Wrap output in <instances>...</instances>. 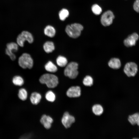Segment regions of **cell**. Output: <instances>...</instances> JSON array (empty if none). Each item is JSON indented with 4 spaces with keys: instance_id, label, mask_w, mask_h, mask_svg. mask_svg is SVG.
Wrapping results in <instances>:
<instances>
[{
    "instance_id": "6da1fadb",
    "label": "cell",
    "mask_w": 139,
    "mask_h": 139,
    "mask_svg": "<svg viewBox=\"0 0 139 139\" xmlns=\"http://www.w3.org/2000/svg\"><path fill=\"white\" fill-rule=\"evenodd\" d=\"M83 29V27L81 24L75 23L67 25L65 28V31L70 37L76 38L80 36Z\"/></svg>"
},
{
    "instance_id": "7a4b0ae2",
    "label": "cell",
    "mask_w": 139,
    "mask_h": 139,
    "mask_svg": "<svg viewBox=\"0 0 139 139\" xmlns=\"http://www.w3.org/2000/svg\"><path fill=\"white\" fill-rule=\"evenodd\" d=\"M40 82L46 85L49 88L56 87L58 83L57 77L54 75L46 73L42 75L39 79Z\"/></svg>"
},
{
    "instance_id": "3957f363",
    "label": "cell",
    "mask_w": 139,
    "mask_h": 139,
    "mask_svg": "<svg viewBox=\"0 0 139 139\" xmlns=\"http://www.w3.org/2000/svg\"><path fill=\"white\" fill-rule=\"evenodd\" d=\"M78 65V64L75 62H71L67 65L64 71L65 75L71 79L76 78L79 74Z\"/></svg>"
},
{
    "instance_id": "277c9868",
    "label": "cell",
    "mask_w": 139,
    "mask_h": 139,
    "mask_svg": "<svg viewBox=\"0 0 139 139\" xmlns=\"http://www.w3.org/2000/svg\"><path fill=\"white\" fill-rule=\"evenodd\" d=\"M18 63L19 66L23 69H31L33 65V60L30 55L26 53L23 54L19 57Z\"/></svg>"
},
{
    "instance_id": "5b68a950",
    "label": "cell",
    "mask_w": 139,
    "mask_h": 139,
    "mask_svg": "<svg viewBox=\"0 0 139 139\" xmlns=\"http://www.w3.org/2000/svg\"><path fill=\"white\" fill-rule=\"evenodd\" d=\"M25 41L31 44L33 41V38L32 34L27 31H22L17 36L16 43L20 47L24 46V44Z\"/></svg>"
},
{
    "instance_id": "8992f818",
    "label": "cell",
    "mask_w": 139,
    "mask_h": 139,
    "mask_svg": "<svg viewBox=\"0 0 139 139\" xmlns=\"http://www.w3.org/2000/svg\"><path fill=\"white\" fill-rule=\"evenodd\" d=\"M114 18L115 16L113 13L110 10H108L102 15L101 22L104 26H109L112 24Z\"/></svg>"
},
{
    "instance_id": "52a82bcc",
    "label": "cell",
    "mask_w": 139,
    "mask_h": 139,
    "mask_svg": "<svg viewBox=\"0 0 139 139\" xmlns=\"http://www.w3.org/2000/svg\"><path fill=\"white\" fill-rule=\"evenodd\" d=\"M124 71V73L128 76H134L137 72V66L134 62L127 63L125 66Z\"/></svg>"
},
{
    "instance_id": "ba28073f",
    "label": "cell",
    "mask_w": 139,
    "mask_h": 139,
    "mask_svg": "<svg viewBox=\"0 0 139 139\" xmlns=\"http://www.w3.org/2000/svg\"><path fill=\"white\" fill-rule=\"evenodd\" d=\"M62 122L66 128H70L75 122V119L73 115L70 114L68 112L64 114L62 119Z\"/></svg>"
},
{
    "instance_id": "9c48e42d",
    "label": "cell",
    "mask_w": 139,
    "mask_h": 139,
    "mask_svg": "<svg viewBox=\"0 0 139 139\" xmlns=\"http://www.w3.org/2000/svg\"><path fill=\"white\" fill-rule=\"evenodd\" d=\"M69 97L75 98L80 97L81 94V88L79 86H72L70 87L66 92Z\"/></svg>"
},
{
    "instance_id": "30bf717a",
    "label": "cell",
    "mask_w": 139,
    "mask_h": 139,
    "mask_svg": "<svg viewBox=\"0 0 139 139\" xmlns=\"http://www.w3.org/2000/svg\"><path fill=\"white\" fill-rule=\"evenodd\" d=\"M138 38L139 36L137 34L134 33L124 40V44L126 46L128 47L134 46L135 45Z\"/></svg>"
},
{
    "instance_id": "8fae6325",
    "label": "cell",
    "mask_w": 139,
    "mask_h": 139,
    "mask_svg": "<svg viewBox=\"0 0 139 139\" xmlns=\"http://www.w3.org/2000/svg\"><path fill=\"white\" fill-rule=\"evenodd\" d=\"M40 121L45 128L48 129L51 127L53 120L50 116L44 115L41 117Z\"/></svg>"
},
{
    "instance_id": "7c38bea8",
    "label": "cell",
    "mask_w": 139,
    "mask_h": 139,
    "mask_svg": "<svg viewBox=\"0 0 139 139\" xmlns=\"http://www.w3.org/2000/svg\"><path fill=\"white\" fill-rule=\"evenodd\" d=\"M108 64L110 68L114 69H118L121 66V63L119 59L116 58L111 59Z\"/></svg>"
},
{
    "instance_id": "4fadbf2b",
    "label": "cell",
    "mask_w": 139,
    "mask_h": 139,
    "mask_svg": "<svg viewBox=\"0 0 139 139\" xmlns=\"http://www.w3.org/2000/svg\"><path fill=\"white\" fill-rule=\"evenodd\" d=\"M92 110L94 115L97 116H100L103 113L104 109L102 106L100 104H96L92 106Z\"/></svg>"
},
{
    "instance_id": "5bb4252c",
    "label": "cell",
    "mask_w": 139,
    "mask_h": 139,
    "mask_svg": "<svg viewBox=\"0 0 139 139\" xmlns=\"http://www.w3.org/2000/svg\"><path fill=\"white\" fill-rule=\"evenodd\" d=\"M128 120L131 125L137 124L139 126V113H136L129 115L128 117Z\"/></svg>"
},
{
    "instance_id": "9a60e30c",
    "label": "cell",
    "mask_w": 139,
    "mask_h": 139,
    "mask_svg": "<svg viewBox=\"0 0 139 139\" xmlns=\"http://www.w3.org/2000/svg\"><path fill=\"white\" fill-rule=\"evenodd\" d=\"M44 32L46 35L51 38L54 37L56 33L55 29L53 27L50 25H48L45 27Z\"/></svg>"
},
{
    "instance_id": "2e32d148",
    "label": "cell",
    "mask_w": 139,
    "mask_h": 139,
    "mask_svg": "<svg viewBox=\"0 0 139 139\" xmlns=\"http://www.w3.org/2000/svg\"><path fill=\"white\" fill-rule=\"evenodd\" d=\"M41 98L40 94L37 92H33L31 95L30 100L32 104L36 105L40 102Z\"/></svg>"
},
{
    "instance_id": "e0dca14e",
    "label": "cell",
    "mask_w": 139,
    "mask_h": 139,
    "mask_svg": "<svg viewBox=\"0 0 139 139\" xmlns=\"http://www.w3.org/2000/svg\"><path fill=\"white\" fill-rule=\"evenodd\" d=\"M43 48L45 51L48 53L52 52L54 50L55 47L52 42L47 41L44 44Z\"/></svg>"
},
{
    "instance_id": "ac0fdd59",
    "label": "cell",
    "mask_w": 139,
    "mask_h": 139,
    "mask_svg": "<svg viewBox=\"0 0 139 139\" xmlns=\"http://www.w3.org/2000/svg\"><path fill=\"white\" fill-rule=\"evenodd\" d=\"M45 68L47 71L50 72H55L57 70V67L51 61H49L45 64Z\"/></svg>"
},
{
    "instance_id": "d6986e66",
    "label": "cell",
    "mask_w": 139,
    "mask_h": 139,
    "mask_svg": "<svg viewBox=\"0 0 139 139\" xmlns=\"http://www.w3.org/2000/svg\"><path fill=\"white\" fill-rule=\"evenodd\" d=\"M82 82L83 85L84 86L90 87L93 84L94 81L92 77L91 76L88 75L84 77Z\"/></svg>"
},
{
    "instance_id": "ffe728a7",
    "label": "cell",
    "mask_w": 139,
    "mask_h": 139,
    "mask_svg": "<svg viewBox=\"0 0 139 139\" xmlns=\"http://www.w3.org/2000/svg\"><path fill=\"white\" fill-rule=\"evenodd\" d=\"M56 62L57 65L61 67L65 66L67 63V60L66 58L61 56H59L57 57Z\"/></svg>"
},
{
    "instance_id": "44dd1931",
    "label": "cell",
    "mask_w": 139,
    "mask_h": 139,
    "mask_svg": "<svg viewBox=\"0 0 139 139\" xmlns=\"http://www.w3.org/2000/svg\"><path fill=\"white\" fill-rule=\"evenodd\" d=\"M18 46L17 43L13 42H10L6 44V49L11 52H16L18 50Z\"/></svg>"
},
{
    "instance_id": "7402d4cb",
    "label": "cell",
    "mask_w": 139,
    "mask_h": 139,
    "mask_svg": "<svg viewBox=\"0 0 139 139\" xmlns=\"http://www.w3.org/2000/svg\"><path fill=\"white\" fill-rule=\"evenodd\" d=\"M12 81L13 83L16 86H21L24 83L23 78L19 75H16L14 76L12 79Z\"/></svg>"
},
{
    "instance_id": "603a6c76",
    "label": "cell",
    "mask_w": 139,
    "mask_h": 139,
    "mask_svg": "<svg viewBox=\"0 0 139 139\" xmlns=\"http://www.w3.org/2000/svg\"><path fill=\"white\" fill-rule=\"evenodd\" d=\"M69 15V12L67 10L63 8L60 10L59 13V16L60 19L63 21L65 20Z\"/></svg>"
},
{
    "instance_id": "cb8c5ba5",
    "label": "cell",
    "mask_w": 139,
    "mask_h": 139,
    "mask_svg": "<svg viewBox=\"0 0 139 139\" xmlns=\"http://www.w3.org/2000/svg\"><path fill=\"white\" fill-rule=\"evenodd\" d=\"M27 92L25 89L22 88L19 89L18 96L21 100L23 101L25 100L27 98Z\"/></svg>"
},
{
    "instance_id": "d4e9b609",
    "label": "cell",
    "mask_w": 139,
    "mask_h": 139,
    "mask_svg": "<svg viewBox=\"0 0 139 139\" xmlns=\"http://www.w3.org/2000/svg\"><path fill=\"white\" fill-rule=\"evenodd\" d=\"M45 98L48 101L53 102L55 99L56 96L53 92L51 91H49L46 93L45 94Z\"/></svg>"
},
{
    "instance_id": "484cf974",
    "label": "cell",
    "mask_w": 139,
    "mask_h": 139,
    "mask_svg": "<svg viewBox=\"0 0 139 139\" xmlns=\"http://www.w3.org/2000/svg\"><path fill=\"white\" fill-rule=\"evenodd\" d=\"M91 10L93 13L96 15L100 14L102 12V10L101 7L96 4H94L92 5Z\"/></svg>"
},
{
    "instance_id": "4316f807",
    "label": "cell",
    "mask_w": 139,
    "mask_h": 139,
    "mask_svg": "<svg viewBox=\"0 0 139 139\" xmlns=\"http://www.w3.org/2000/svg\"><path fill=\"white\" fill-rule=\"evenodd\" d=\"M5 53L10 57L11 59L12 60H14L16 58V56L15 54L9 51L6 49L5 50Z\"/></svg>"
},
{
    "instance_id": "83f0119b",
    "label": "cell",
    "mask_w": 139,
    "mask_h": 139,
    "mask_svg": "<svg viewBox=\"0 0 139 139\" xmlns=\"http://www.w3.org/2000/svg\"><path fill=\"white\" fill-rule=\"evenodd\" d=\"M133 7L135 11L139 12V0H136L134 3Z\"/></svg>"
}]
</instances>
